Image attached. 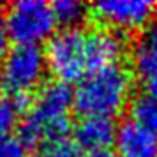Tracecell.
Returning <instances> with one entry per match:
<instances>
[{
	"label": "cell",
	"mask_w": 157,
	"mask_h": 157,
	"mask_svg": "<svg viewBox=\"0 0 157 157\" xmlns=\"http://www.w3.org/2000/svg\"><path fill=\"white\" fill-rule=\"evenodd\" d=\"M74 108V90L67 83L50 81L36 92L27 108L20 127V138L32 147H46L65 140L71 129V109Z\"/></svg>",
	"instance_id": "obj_1"
},
{
	"label": "cell",
	"mask_w": 157,
	"mask_h": 157,
	"mask_svg": "<svg viewBox=\"0 0 157 157\" xmlns=\"http://www.w3.org/2000/svg\"><path fill=\"white\" fill-rule=\"evenodd\" d=\"M9 53V39L6 37L4 30L0 27V72H2V65H4V60Z\"/></svg>",
	"instance_id": "obj_16"
},
{
	"label": "cell",
	"mask_w": 157,
	"mask_h": 157,
	"mask_svg": "<svg viewBox=\"0 0 157 157\" xmlns=\"http://www.w3.org/2000/svg\"><path fill=\"white\" fill-rule=\"evenodd\" d=\"M65 157H117V155H115L111 150H95V152H86V150H81V148H78V147L74 145V147L65 154Z\"/></svg>",
	"instance_id": "obj_15"
},
{
	"label": "cell",
	"mask_w": 157,
	"mask_h": 157,
	"mask_svg": "<svg viewBox=\"0 0 157 157\" xmlns=\"http://www.w3.org/2000/svg\"><path fill=\"white\" fill-rule=\"evenodd\" d=\"M57 25L64 29H78L90 16V7L79 0H57L51 4Z\"/></svg>",
	"instance_id": "obj_12"
},
{
	"label": "cell",
	"mask_w": 157,
	"mask_h": 157,
	"mask_svg": "<svg viewBox=\"0 0 157 157\" xmlns=\"http://www.w3.org/2000/svg\"><path fill=\"white\" fill-rule=\"evenodd\" d=\"M157 6L150 0H104L90 6V13L108 30L117 34L140 32L155 16Z\"/></svg>",
	"instance_id": "obj_6"
},
{
	"label": "cell",
	"mask_w": 157,
	"mask_h": 157,
	"mask_svg": "<svg viewBox=\"0 0 157 157\" xmlns=\"http://www.w3.org/2000/svg\"><path fill=\"white\" fill-rule=\"evenodd\" d=\"M127 44L124 36L108 29L88 30V51H90V72L120 64Z\"/></svg>",
	"instance_id": "obj_8"
},
{
	"label": "cell",
	"mask_w": 157,
	"mask_h": 157,
	"mask_svg": "<svg viewBox=\"0 0 157 157\" xmlns=\"http://www.w3.org/2000/svg\"><path fill=\"white\" fill-rule=\"evenodd\" d=\"M48 72L46 55L41 46H13L0 72V85L7 95L27 101L32 92L43 86Z\"/></svg>",
	"instance_id": "obj_5"
},
{
	"label": "cell",
	"mask_w": 157,
	"mask_h": 157,
	"mask_svg": "<svg viewBox=\"0 0 157 157\" xmlns=\"http://www.w3.org/2000/svg\"><path fill=\"white\" fill-rule=\"evenodd\" d=\"M117 157H157V134L134 120H124L115 134Z\"/></svg>",
	"instance_id": "obj_7"
},
{
	"label": "cell",
	"mask_w": 157,
	"mask_h": 157,
	"mask_svg": "<svg viewBox=\"0 0 157 157\" xmlns=\"http://www.w3.org/2000/svg\"><path fill=\"white\" fill-rule=\"evenodd\" d=\"M25 108H27V102L23 99H16L11 95L0 97V138L11 136V132L20 124Z\"/></svg>",
	"instance_id": "obj_13"
},
{
	"label": "cell",
	"mask_w": 157,
	"mask_h": 157,
	"mask_svg": "<svg viewBox=\"0 0 157 157\" xmlns=\"http://www.w3.org/2000/svg\"><path fill=\"white\" fill-rule=\"evenodd\" d=\"M154 18H155V27H154V30H152V32H154V34H157V9H155V16H154Z\"/></svg>",
	"instance_id": "obj_17"
},
{
	"label": "cell",
	"mask_w": 157,
	"mask_h": 157,
	"mask_svg": "<svg viewBox=\"0 0 157 157\" xmlns=\"http://www.w3.org/2000/svg\"><path fill=\"white\" fill-rule=\"evenodd\" d=\"M2 30L14 46H39L57 32L51 4L44 0H20L2 13Z\"/></svg>",
	"instance_id": "obj_3"
},
{
	"label": "cell",
	"mask_w": 157,
	"mask_h": 157,
	"mask_svg": "<svg viewBox=\"0 0 157 157\" xmlns=\"http://www.w3.org/2000/svg\"><path fill=\"white\" fill-rule=\"evenodd\" d=\"M132 65L145 90L157 95V34L150 32L138 43L132 55Z\"/></svg>",
	"instance_id": "obj_10"
},
{
	"label": "cell",
	"mask_w": 157,
	"mask_h": 157,
	"mask_svg": "<svg viewBox=\"0 0 157 157\" xmlns=\"http://www.w3.org/2000/svg\"><path fill=\"white\" fill-rule=\"evenodd\" d=\"M46 64L62 83H79L90 74V51L88 30L62 29L55 32L46 44Z\"/></svg>",
	"instance_id": "obj_4"
},
{
	"label": "cell",
	"mask_w": 157,
	"mask_h": 157,
	"mask_svg": "<svg viewBox=\"0 0 157 157\" xmlns=\"http://www.w3.org/2000/svg\"><path fill=\"white\" fill-rule=\"evenodd\" d=\"M117 127L111 118L83 117L74 127V145L86 152L109 150L115 143Z\"/></svg>",
	"instance_id": "obj_9"
},
{
	"label": "cell",
	"mask_w": 157,
	"mask_h": 157,
	"mask_svg": "<svg viewBox=\"0 0 157 157\" xmlns=\"http://www.w3.org/2000/svg\"><path fill=\"white\" fill-rule=\"evenodd\" d=\"M134 78L122 64L86 74L74 90V108L81 117L111 118L120 115L132 99Z\"/></svg>",
	"instance_id": "obj_2"
},
{
	"label": "cell",
	"mask_w": 157,
	"mask_h": 157,
	"mask_svg": "<svg viewBox=\"0 0 157 157\" xmlns=\"http://www.w3.org/2000/svg\"><path fill=\"white\" fill-rule=\"evenodd\" d=\"M0 157H30V148L20 136L0 138Z\"/></svg>",
	"instance_id": "obj_14"
},
{
	"label": "cell",
	"mask_w": 157,
	"mask_h": 157,
	"mask_svg": "<svg viewBox=\"0 0 157 157\" xmlns=\"http://www.w3.org/2000/svg\"><path fill=\"white\" fill-rule=\"evenodd\" d=\"M131 120L157 134V95L143 92L131 99L129 104Z\"/></svg>",
	"instance_id": "obj_11"
}]
</instances>
